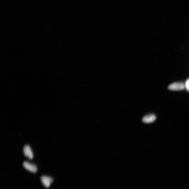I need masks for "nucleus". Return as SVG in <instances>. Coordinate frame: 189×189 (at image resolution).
<instances>
[{
  "mask_svg": "<svg viewBox=\"0 0 189 189\" xmlns=\"http://www.w3.org/2000/svg\"><path fill=\"white\" fill-rule=\"evenodd\" d=\"M156 118V116L154 114H149L144 117L142 121L144 123H149L155 121Z\"/></svg>",
  "mask_w": 189,
  "mask_h": 189,
  "instance_id": "nucleus-4",
  "label": "nucleus"
},
{
  "mask_svg": "<svg viewBox=\"0 0 189 189\" xmlns=\"http://www.w3.org/2000/svg\"><path fill=\"white\" fill-rule=\"evenodd\" d=\"M185 86L186 89L189 92V79L186 81Z\"/></svg>",
  "mask_w": 189,
  "mask_h": 189,
  "instance_id": "nucleus-6",
  "label": "nucleus"
},
{
  "mask_svg": "<svg viewBox=\"0 0 189 189\" xmlns=\"http://www.w3.org/2000/svg\"><path fill=\"white\" fill-rule=\"evenodd\" d=\"M41 182L43 185L47 188L49 187L53 182V179L51 177L47 176H42L41 177Z\"/></svg>",
  "mask_w": 189,
  "mask_h": 189,
  "instance_id": "nucleus-2",
  "label": "nucleus"
},
{
  "mask_svg": "<svg viewBox=\"0 0 189 189\" xmlns=\"http://www.w3.org/2000/svg\"><path fill=\"white\" fill-rule=\"evenodd\" d=\"M23 152L24 155L28 157L29 159H32L33 157V154L30 146L26 145L24 146Z\"/></svg>",
  "mask_w": 189,
  "mask_h": 189,
  "instance_id": "nucleus-5",
  "label": "nucleus"
},
{
  "mask_svg": "<svg viewBox=\"0 0 189 189\" xmlns=\"http://www.w3.org/2000/svg\"><path fill=\"white\" fill-rule=\"evenodd\" d=\"M23 166L26 169L31 172L36 173L37 171V168L36 166L29 162L27 161L24 162Z\"/></svg>",
  "mask_w": 189,
  "mask_h": 189,
  "instance_id": "nucleus-3",
  "label": "nucleus"
},
{
  "mask_svg": "<svg viewBox=\"0 0 189 189\" xmlns=\"http://www.w3.org/2000/svg\"><path fill=\"white\" fill-rule=\"evenodd\" d=\"M185 88V84L183 82H177L169 85L168 88L170 90L174 91H179L183 90Z\"/></svg>",
  "mask_w": 189,
  "mask_h": 189,
  "instance_id": "nucleus-1",
  "label": "nucleus"
}]
</instances>
